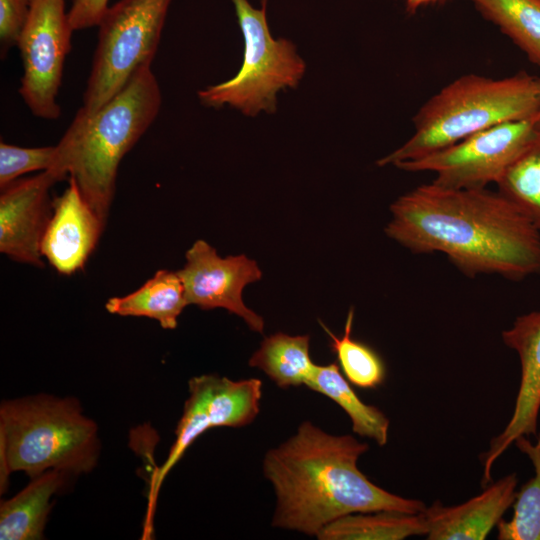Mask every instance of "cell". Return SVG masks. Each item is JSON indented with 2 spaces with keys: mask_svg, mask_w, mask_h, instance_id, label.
I'll use <instances>...</instances> for the list:
<instances>
[{
  "mask_svg": "<svg viewBox=\"0 0 540 540\" xmlns=\"http://www.w3.org/2000/svg\"><path fill=\"white\" fill-rule=\"evenodd\" d=\"M386 235L415 254L440 252L468 277L540 274V231L503 195L435 183L390 206Z\"/></svg>",
  "mask_w": 540,
  "mask_h": 540,
  "instance_id": "cell-1",
  "label": "cell"
},
{
  "mask_svg": "<svg viewBox=\"0 0 540 540\" xmlns=\"http://www.w3.org/2000/svg\"><path fill=\"white\" fill-rule=\"evenodd\" d=\"M369 449L352 435H332L310 421L267 451L263 473L272 484L276 507L272 526L316 536L329 523L353 513H421L426 505L386 491L358 468Z\"/></svg>",
  "mask_w": 540,
  "mask_h": 540,
  "instance_id": "cell-2",
  "label": "cell"
},
{
  "mask_svg": "<svg viewBox=\"0 0 540 540\" xmlns=\"http://www.w3.org/2000/svg\"><path fill=\"white\" fill-rule=\"evenodd\" d=\"M162 103L151 65L140 67L113 98L92 114L78 110L56 146L49 168L77 183L106 224L122 158L156 119Z\"/></svg>",
  "mask_w": 540,
  "mask_h": 540,
  "instance_id": "cell-3",
  "label": "cell"
},
{
  "mask_svg": "<svg viewBox=\"0 0 540 540\" xmlns=\"http://www.w3.org/2000/svg\"><path fill=\"white\" fill-rule=\"evenodd\" d=\"M539 112L540 77L523 71L499 79L462 75L419 108L413 135L377 165L416 160L492 126Z\"/></svg>",
  "mask_w": 540,
  "mask_h": 540,
  "instance_id": "cell-4",
  "label": "cell"
},
{
  "mask_svg": "<svg viewBox=\"0 0 540 540\" xmlns=\"http://www.w3.org/2000/svg\"><path fill=\"white\" fill-rule=\"evenodd\" d=\"M99 450L97 425L75 398L38 394L0 406L1 492L11 472L31 478L52 469L88 473Z\"/></svg>",
  "mask_w": 540,
  "mask_h": 540,
  "instance_id": "cell-5",
  "label": "cell"
},
{
  "mask_svg": "<svg viewBox=\"0 0 540 540\" xmlns=\"http://www.w3.org/2000/svg\"><path fill=\"white\" fill-rule=\"evenodd\" d=\"M260 8L248 0H232L244 40L243 62L231 79L199 90L200 102L212 108L225 105L255 117L260 112L277 110V94L296 88L306 64L293 42L273 38L267 22V0Z\"/></svg>",
  "mask_w": 540,
  "mask_h": 540,
  "instance_id": "cell-6",
  "label": "cell"
},
{
  "mask_svg": "<svg viewBox=\"0 0 540 540\" xmlns=\"http://www.w3.org/2000/svg\"><path fill=\"white\" fill-rule=\"evenodd\" d=\"M172 0H119L98 24V40L80 111L92 114L133 74L151 65Z\"/></svg>",
  "mask_w": 540,
  "mask_h": 540,
  "instance_id": "cell-7",
  "label": "cell"
},
{
  "mask_svg": "<svg viewBox=\"0 0 540 540\" xmlns=\"http://www.w3.org/2000/svg\"><path fill=\"white\" fill-rule=\"evenodd\" d=\"M540 112L531 117L501 123L433 152L397 164L408 172L431 171L433 183L453 189H481L497 183L507 168L535 137Z\"/></svg>",
  "mask_w": 540,
  "mask_h": 540,
  "instance_id": "cell-8",
  "label": "cell"
},
{
  "mask_svg": "<svg viewBox=\"0 0 540 540\" xmlns=\"http://www.w3.org/2000/svg\"><path fill=\"white\" fill-rule=\"evenodd\" d=\"M73 31L66 0H33L16 45L24 69L19 94L38 118L61 115L57 95Z\"/></svg>",
  "mask_w": 540,
  "mask_h": 540,
  "instance_id": "cell-9",
  "label": "cell"
},
{
  "mask_svg": "<svg viewBox=\"0 0 540 540\" xmlns=\"http://www.w3.org/2000/svg\"><path fill=\"white\" fill-rule=\"evenodd\" d=\"M186 263L177 271L189 304L202 310L224 308L241 317L248 327L263 333L264 320L242 299L244 287L261 279L262 271L244 254L220 257L204 240H197L186 252Z\"/></svg>",
  "mask_w": 540,
  "mask_h": 540,
  "instance_id": "cell-10",
  "label": "cell"
},
{
  "mask_svg": "<svg viewBox=\"0 0 540 540\" xmlns=\"http://www.w3.org/2000/svg\"><path fill=\"white\" fill-rule=\"evenodd\" d=\"M62 180L56 172L48 169L1 188V253L16 262L44 267L41 242L54 202L50 189Z\"/></svg>",
  "mask_w": 540,
  "mask_h": 540,
  "instance_id": "cell-11",
  "label": "cell"
},
{
  "mask_svg": "<svg viewBox=\"0 0 540 540\" xmlns=\"http://www.w3.org/2000/svg\"><path fill=\"white\" fill-rule=\"evenodd\" d=\"M502 340L519 356L521 379L510 421L493 438L487 452L482 455V484L491 481L495 461L520 436L536 435L540 411V311L516 318L513 325L502 332Z\"/></svg>",
  "mask_w": 540,
  "mask_h": 540,
  "instance_id": "cell-12",
  "label": "cell"
},
{
  "mask_svg": "<svg viewBox=\"0 0 540 540\" xmlns=\"http://www.w3.org/2000/svg\"><path fill=\"white\" fill-rule=\"evenodd\" d=\"M105 223L82 196L73 178L53 202V213L41 242V254L60 274L84 268Z\"/></svg>",
  "mask_w": 540,
  "mask_h": 540,
  "instance_id": "cell-13",
  "label": "cell"
},
{
  "mask_svg": "<svg viewBox=\"0 0 540 540\" xmlns=\"http://www.w3.org/2000/svg\"><path fill=\"white\" fill-rule=\"evenodd\" d=\"M517 476L509 474L468 501L444 506L436 501L421 512L429 540H483L516 498Z\"/></svg>",
  "mask_w": 540,
  "mask_h": 540,
  "instance_id": "cell-14",
  "label": "cell"
},
{
  "mask_svg": "<svg viewBox=\"0 0 540 540\" xmlns=\"http://www.w3.org/2000/svg\"><path fill=\"white\" fill-rule=\"evenodd\" d=\"M68 473L48 470L32 478L14 497L0 505L1 540H40L49 511L51 497L65 484Z\"/></svg>",
  "mask_w": 540,
  "mask_h": 540,
  "instance_id": "cell-15",
  "label": "cell"
},
{
  "mask_svg": "<svg viewBox=\"0 0 540 540\" xmlns=\"http://www.w3.org/2000/svg\"><path fill=\"white\" fill-rule=\"evenodd\" d=\"M187 305L177 271L161 269L134 292L108 299L105 307L111 314L147 317L158 321L164 329H175L178 317Z\"/></svg>",
  "mask_w": 540,
  "mask_h": 540,
  "instance_id": "cell-16",
  "label": "cell"
},
{
  "mask_svg": "<svg viewBox=\"0 0 540 540\" xmlns=\"http://www.w3.org/2000/svg\"><path fill=\"white\" fill-rule=\"evenodd\" d=\"M249 365L281 388L306 386L316 367L310 357V336L278 332L265 337Z\"/></svg>",
  "mask_w": 540,
  "mask_h": 540,
  "instance_id": "cell-17",
  "label": "cell"
},
{
  "mask_svg": "<svg viewBox=\"0 0 540 540\" xmlns=\"http://www.w3.org/2000/svg\"><path fill=\"white\" fill-rule=\"evenodd\" d=\"M337 403L349 416L353 432L383 446L388 440L389 419L377 407L364 403L336 363L316 365L306 385Z\"/></svg>",
  "mask_w": 540,
  "mask_h": 540,
  "instance_id": "cell-18",
  "label": "cell"
},
{
  "mask_svg": "<svg viewBox=\"0 0 540 540\" xmlns=\"http://www.w3.org/2000/svg\"><path fill=\"white\" fill-rule=\"evenodd\" d=\"M421 513L374 511L345 515L325 526L317 535L320 540H401L426 536Z\"/></svg>",
  "mask_w": 540,
  "mask_h": 540,
  "instance_id": "cell-19",
  "label": "cell"
},
{
  "mask_svg": "<svg viewBox=\"0 0 540 540\" xmlns=\"http://www.w3.org/2000/svg\"><path fill=\"white\" fill-rule=\"evenodd\" d=\"M206 407L212 427H242L260 411L262 382L256 378L231 380L216 374L203 375Z\"/></svg>",
  "mask_w": 540,
  "mask_h": 540,
  "instance_id": "cell-20",
  "label": "cell"
},
{
  "mask_svg": "<svg viewBox=\"0 0 540 540\" xmlns=\"http://www.w3.org/2000/svg\"><path fill=\"white\" fill-rule=\"evenodd\" d=\"M540 68V0H470Z\"/></svg>",
  "mask_w": 540,
  "mask_h": 540,
  "instance_id": "cell-21",
  "label": "cell"
},
{
  "mask_svg": "<svg viewBox=\"0 0 540 540\" xmlns=\"http://www.w3.org/2000/svg\"><path fill=\"white\" fill-rule=\"evenodd\" d=\"M517 448L531 460L535 475L516 493L513 516L498 524L499 540H540V433L532 443L527 436L515 440Z\"/></svg>",
  "mask_w": 540,
  "mask_h": 540,
  "instance_id": "cell-22",
  "label": "cell"
},
{
  "mask_svg": "<svg viewBox=\"0 0 540 540\" xmlns=\"http://www.w3.org/2000/svg\"><path fill=\"white\" fill-rule=\"evenodd\" d=\"M496 184L498 192L540 231V129Z\"/></svg>",
  "mask_w": 540,
  "mask_h": 540,
  "instance_id": "cell-23",
  "label": "cell"
},
{
  "mask_svg": "<svg viewBox=\"0 0 540 540\" xmlns=\"http://www.w3.org/2000/svg\"><path fill=\"white\" fill-rule=\"evenodd\" d=\"M354 310L348 312L342 337L333 334L326 326L330 347L336 354L345 378L360 388H375L385 379V366L380 356L368 345L351 336Z\"/></svg>",
  "mask_w": 540,
  "mask_h": 540,
  "instance_id": "cell-24",
  "label": "cell"
},
{
  "mask_svg": "<svg viewBox=\"0 0 540 540\" xmlns=\"http://www.w3.org/2000/svg\"><path fill=\"white\" fill-rule=\"evenodd\" d=\"M56 146L21 147L0 143V188L34 171L48 170L55 156Z\"/></svg>",
  "mask_w": 540,
  "mask_h": 540,
  "instance_id": "cell-25",
  "label": "cell"
},
{
  "mask_svg": "<svg viewBox=\"0 0 540 540\" xmlns=\"http://www.w3.org/2000/svg\"><path fill=\"white\" fill-rule=\"evenodd\" d=\"M33 0H0L1 53L17 44L25 26Z\"/></svg>",
  "mask_w": 540,
  "mask_h": 540,
  "instance_id": "cell-26",
  "label": "cell"
},
{
  "mask_svg": "<svg viewBox=\"0 0 540 540\" xmlns=\"http://www.w3.org/2000/svg\"><path fill=\"white\" fill-rule=\"evenodd\" d=\"M108 3L109 0H72L68 15L73 30L97 27Z\"/></svg>",
  "mask_w": 540,
  "mask_h": 540,
  "instance_id": "cell-27",
  "label": "cell"
},
{
  "mask_svg": "<svg viewBox=\"0 0 540 540\" xmlns=\"http://www.w3.org/2000/svg\"><path fill=\"white\" fill-rule=\"evenodd\" d=\"M444 1L446 0H405V8L408 13L414 14L422 7Z\"/></svg>",
  "mask_w": 540,
  "mask_h": 540,
  "instance_id": "cell-28",
  "label": "cell"
},
{
  "mask_svg": "<svg viewBox=\"0 0 540 540\" xmlns=\"http://www.w3.org/2000/svg\"><path fill=\"white\" fill-rule=\"evenodd\" d=\"M537 128L540 129V117H539V120L537 122Z\"/></svg>",
  "mask_w": 540,
  "mask_h": 540,
  "instance_id": "cell-29",
  "label": "cell"
}]
</instances>
